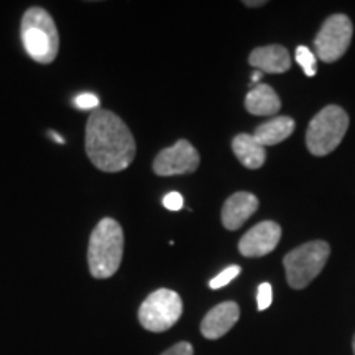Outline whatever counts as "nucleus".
<instances>
[{
  "label": "nucleus",
  "mask_w": 355,
  "mask_h": 355,
  "mask_svg": "<svg viewBox=\"0 0 355 355\" xmlns=\"http://www.w3.org/2000/svg\"><path fill=\"white\" fill-rule=\"evenodd\" d=\"M21 42L26 55L42 64L55 61L60 50V35L51 15L42 7H32L21 19Z\"/></svg>",
  "instance_id": "nucleus-3"
},
{
  "label": "nucleus",
  "mask_w": 355,
  "mask_h": 355,
  "mask_svg": "<svg viewBox=\"0 0 355 355\" xmlns=\"http://www.w3.org/2000/svg\"><path fill=\"white\" fill-rule=\"evenodd\" d=\"M245 109L254 115H275L282 109V102L272 87L257 84L245 97Z\"/></svg>",
  "instance_id": "nucleus-14"
},
{
  "label": "nucleus",
  "mask_w": 355,
  "mask_h": 355,
  "mask_svg": "<svg viewBox=\"0 0 355 355\" xmlns=\"http://www.w3.org/2000/svg\"><path fill=\"white\" fill-rule=\"evenodd\" d=\"M259 209V199L250 193H235L222 207V225L227 230L241 229Z\"/></svg>",
  "instance_id": "nucleus-11"
},
{
  "label": "nucleus",
  "mask_w": 355,
  "mask_h": 355,
  "mask_svg": "<svg viewBox=\"0 0 355 355\" xmlns=\"http://www.w3.org/2000/svg\"><path fill=\"white\" fill-rule=\"evenodd\" d=\"M245 3L247 7H260V6H265V0H259V2H250V0H247V2H243Z\"/></svg>",
  "instance_id": "nucleus-23"
},
{
  "label": "nucleus",
  "mask_w": 355,
  "mask_h": 355,
  "mask_svg": "<svg viewBox=\"0 0 355 355\" xmlns=\"http://www.w3.org/2000/svg\"><path fill=\"white\" fill-rule=\"evenodd\" d=\"M48 135L53 137V140H55L56 144H61V145L64 144V139H63V137H61V135H58V133H56L55 130H50V132H48Z\"/></svg>",
  "instance_id": "nucleus-22"
},
{
  "label": "nucleus",
  "mask_w": 355,
  "mask_h": 355,
  "mask_svg": "<svg viewBox=\"0 0 355 355\" xmlns=\"http://www.w3.org/2000/svg\"><path fill=\"white\" fill-rule=\"evenodd\" d=\"M74 105L81 110H94L99 107V99H97L96 94H91V92H83V94H79L74 99Z\"/></svg>",
  "instance_id": "nucleus-19"
},
{
  "label": "nucleus",
  "mask_w": 355,
  "mask_h": 355,
  "mask_svg": "<svg viewBox=\"0 0 355 355\" xmlns=\"http://www.w3.org/2000/svg\"><path fill=\"white\" fill-rule=\"evenodd\" d=\"M248 63L261 73L282 74L290 69V53L282 44H268V46L255 48L248 56Z\"/></svg>",
  "instance_id": "nucleus-12"
},
{
  "label": "nucleus",
  "mask_w": 355,
  "mask_h": 355,
  "mask_svg": "<svg viewBox=\"0 0 355 355\" xmlns=\"http://www.w3.org/2000/svg\"><path fill=\"white\" fill-rule=\"evenodd\" d=\"M296 61H298V64L303 68L306 76H309V78L316 76L318 60L309 48H306V46L296 48Z\"/></svg>",
  "instance_id": "nucleus-16"
},
{
  "label": "nucleus",
  "mask_w": 355,
  "mask_h": 355,
  "mask_svg": "<svg viewBox=\"0 0 355 355\" xmlns=\"http://www.w3.org/2000/svg\"><path fill=\"white\" fill-rule=\"evenodd\" d=\"M193 354H194V349L189 343H178L173 345V347L165 350L162 355H193Z\"/></svg>",
  "instance_id": "nucleus-21"
},
{
  "label": "nucleus",
  "mask_w": 355,
  "mask_h": 355,
  "mask_svg": "<svg viewBox=\"0 0 355 355\" xmlns=\"http://www.w3.org/2000/svg\"><path fill=\"white\" fill-rule=\"evenodd\" d=\"M352 349H354V355H355V336H354V340H352Z\"/></svg>",
  "instance_id": "nucleus-25"
},
{
  "label": "nucleus",
  "mask_w": 355,
  "mask_h": 355,
  "mask_svg": "<svg viewBox=\"0 0 355 355\" xmlns=\"http://www.w3.org/2000/svg\"><path fill=\"white\" fill-rule=\"evenodd\" d=\"M137 145L132 132L117 114L96 110L86 125V153L97 170L119 173L130 166Z\"/></svg>",
  "instance_id": "nucleus-1"
},
{
  "label": "nucleus",
  "mask_w": 355,
  "mask_h": 355,
  "mask_svg": "<svg viewBox=\"0 0 355 355\" xmlns=\"http://www.w3.org/2000/svg\"><path fill=\"white\" fill-rule=\"evenodd\" d=\"M261 74H263V73H261V71H255V74H254V76H252V81L259 83L260 78H261Z\"/></svg>",
  "instance_id": "nucleus-24"
},
{
  "label": "nucleus",
  "mask_w": 355,
  "mask_h": 355,
  "mask_svg": "<svg viewBox=\"0 0 355 355\" xmlns=\"http://www.w3.org/2000/svg\"><path fill=\"white\" fill-rule=\"evenodd\" d=\"M273 301V291L270 283H261L257 291V304H259V311H265L270 308Z\"/></svg>",
  "instance_id": "nucleus-18"
},
{
  "label": "nucleus",
  "mask_w": 355,
  "mask_h": 355,
  "mask_svg": "<svg viewBox=\"0 0 355 355\" xmlns=\"http://www.w3.org/2000/svg\"><path fill=\"white\" fill-rule=\"evenodd\" d=\"M199 153L188 140L181 139L170 148L162 150L153 162V171L158 176H176L194 173L199 166Z\"/></svg>",
  "instance_id": "nucleus-8"
},
{
  "label": "nucleus",
  "mask_w": 355,
  "mask_h": 355,
  "mask_svg": "<svg viewBox=\"0 0 355 355\" xmlns=\"http://www.w3.org/2000/svg\"><path fill=\"white\" fill-rule=\"evenodd\" d=\"M241 318V308L234 301H224L206 314L201 322V332L206 339H219L232 329Z\"/></svg>",
  "instance_id": "nucleus-10"
},
{
  "label": "nucleus",
  "mask_w": 355,
  "mask_h": 355,
  "mask_svg": "<svg viewBox=\"0 0 355 355\" xmlns=\"http://www.w3.org/2000/svg\"><path fill=\"white\" fill-rule=\"evenodd\" d=\"M232 150L239 162H241L245 168L259 170V168L263 166L266 159L265 146H261L259 141L255 140L254 135L241 133V135L235 137L232 141Z\"/></svg>",
  "instance_id": "nucleus-13"
},
{
  "label": "nucleus",
  "mask_w": 355,
  "mask_h": 355,
  "mask_svg": "<svg viewBox=\"0 0 355 355\" xmlns=\"http://www.w3.org/2000/svg\"><path fill=\"white\" fill-rule=\"evenodd\" d=\"M163 206H165L168 211H180L183 209L184 206V198L181 196L180 193H176V191H171V193H168L166 196L163 198Z\"/></svg>",
  "instance_id": "nucleus-20"
},
{
  "label": "nucleus",
  "mask_w": 355,
  "mask_h": 355,
  "mask_svg": "<svg viewBox=\"0 0 355 355\" xmlns=\"http://www.w3.org/2000/svg\"><path fill=\"white\" fill-rule=\"evenodd\" d=\"M122 257L123 232L121 224L110 217H104L89 237V272L94 278H110L121 266Z\"/></svg>",
  "instance_id": "nucleus-2"
},
{
  "label": "nucleus",
  "mask_w": 355,
  "mask_h": 355,
  "mask_svg": "<svg viewBox=\"0 0 355 355\" xmlns=\"http://www.w3.org/2000/svg\"><path fill=\"white\" fill-rule=\"evenodd\" d=\"M354 26L347 15L337 13L324 21L319 30L314 44H316V53L319 60L324 63H334V61L343 58L352 42Z\"/></svg>",
  "instance_id": "nucleus-7"
},
{
  "label": "nucleus",
  "mask_w": 355,
  "mask_h": 355,
  "mask_svg": "<svg viewBox=\"0 0 355 355\" xmlns=\"http://www.w3.org/2000/svg\"><path fill=\"white\" fill-rule=\"evenodd\" d=\"M282 239V227L273 220H263L252 227L239 242L243 257H263L277 248Z\"/></svg>",
  "instance_id": "nucleus-9"
},
{
  "label": "nucleus",
  "mask_w": 355,
  "mask_h": 355,
  "mask_svg": "<svg viewBox=\"0 0 355 355\" xmlns=\"http://www.w3.org/2000/svg\"><path fill=\"white\" fill-rule=\"evenodd\" d=\"M331 255L329 243L324 241H313L291 250L285 257L286 279L291 288L303 290L322 272L324 265L327 263Z\"/></svg>",
  "instance_id": "nucleus-5"
},
{
  "label": "nucleus",
  "mask_w": 355,
  "mask_h": 355,
  "mask_svg": "<svg viewBox=\"0 0 355 355\" xmlns=\"http://www.w3.org/2000/svg\"><path fill=\"white\" fill-rule=\"evenodd\" d=\"M183 314V301L176 291L162 288L141 303L139 321L150 332H165L175 326Z\"/></svg>",
  "instance_id": "nucleus-6"
},
{
  "label": "nucleus",
  "mask_w": 355,
  "mask_h": 355,
  "mask_svg": "<svg viewBox=\"0 0 355 355\" xmlns=\"http://www.w3.org/2000/svg\"><path fill=\"white\" fill-rule=\"evenodd\" d=\"M349 128V115L339 105H327L309 122L306 145L314 157H326L334 152Z\"/></svg>",
  "instance_id": "nucleus-4"
},
{
  "label": "nucleus",
  "mask_w": 355,
  "mask_h": 355,
  "mask_svg": "<svg viewBox=\"0 0 355 355\" xmlns=\"http://www.w3.org/2000/svg\"><path fill=\"white\" fill-rule=\"evenodd\" d=\"M239 275H241V266H239V265L227 266V268L222 270V272L217 275V277L211 279L209 288H211V290H219V288H222V286H227L234 278L239 277Z\"/></svg>",
  "instance_id": "nucleus-17"
},
{
  "label": "nucleus",
  "mask_w": 355,
  "mask_h": 355,
  "mask_svg": "<svg viewBox=\"0 0 355 355\" xmlns=\"http://www.w3.org/2000/svg\"><path fill=\"white\" fill-rule=\"evenodd\" d=\"M293 132H295V121L286 115H279L257 127L254 137L261 146H270L282 144Z\"/></svg>",
  "instance_id": "nucleus-15"
}]
</instances>
